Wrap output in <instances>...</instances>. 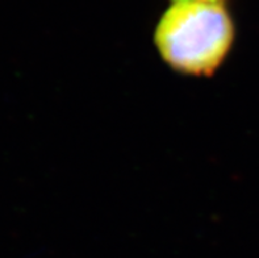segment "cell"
I'll return each instance as SVG.
<instances>
[{
    "label": "cell",
    "mask_w": 259,
    "mask_h": 258,
    "mask_svg": "<svg viewBox=\"0 0 259 258\" xmlns=\"http://www.w3.org/2000/svg\"><path fill=\"white\" fill-rule=\"evenodd\" d=\"M174 2H200V3H221L223 0H174Z\"/></svg>",
    "instance_id": "cell-2"
},
{
    "label": "cell",
    "mask_w": 259,
    "mask_h": 258,
    "mask_svg": "<svg viewBox=\"0 0 259 258\" xmlns=\"http://www.w3.org/2000/svg\"><path fill=\"white\" fill-rule=\"evenodd\" d=\"M154 39L170 67L186 76L208 77L233 45V20L221 3L175 2L159 20Z\"/></svg>",
    "instance_id": "cell-1"
}]
</instances>
